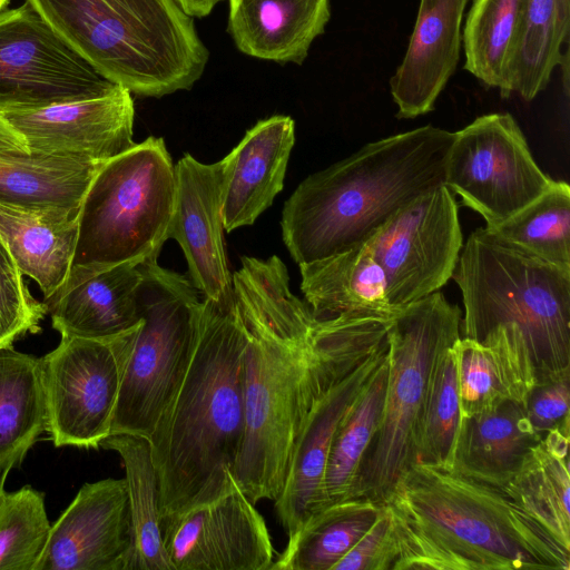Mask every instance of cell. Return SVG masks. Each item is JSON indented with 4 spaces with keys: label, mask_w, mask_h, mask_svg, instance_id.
Here are the masks:
<instances>
[{
    "label": "cell",
    "mask_w": 570,
    "mask_h": 570,
    "mask_svg": "<svg viewBox=\"0 0 570 570\" xmlns=\"http://www.w3.org/2000/svg\"><path fill=\"white\" fill-rule=\"evenodd\" d=\"M244 338L245 430L234 479L254 502L275 501L314 404L387 342L393 320L317 317L277 257H242L233 275Z\"/></svg>",
    "instance_id": "1"
},
{
    "label": "cell",
    "mask_w": 570,
    "mask_h": 570,
    "mask_svg": "<svg viewBox=\"0 0 570 570\" xmlns=\"http://www.w3.org/2000/svg\"><path fill=\"white\" fill-rule=\"evenodd\" d=\"M393 570H569L570 551L499 489L413 463L384 501Z\"/></svg>",
    "instance_id": "2"
},
{
    "label": "cell",
    "mask_w": 570,
    "mask_h": 570,
    "mask_svg": "<svg viewBox=\"0 0 570 570\" xmlns=\"http://www.w3.org/2000/svg\"><path fill=\"white\" fill-rule=\"evenodd\" d=\"M244 338L236 304L204 298L179 386L149 439L163 518L210 501L235 483L245 430Z\"/></svg>",
    "instance_id": "3"
},
{
    "label": "cell",
    "mask_w": 570,
    "mask_h": 570,
    "mask_svg": "<svg viewBox=\"0 0 570 570\" xmlns=\"http://www.w3.org/2000/svg\"><path fill=\"white\" fill-rule=\"evenodd\" d=\"M454 132L422 126L367 142L306 177L286 200L282 236L299 266L365 243L399 208L444 184Z\"/></svg>",
    "instance_id": "4"
},
{
    "label": "cell",
    "mask_w": 570,
    "mask_h": 570,
    "mask_svg": "<svg viewBox=\"0 0 570 570\" xmlns=\"http://www.w3.org/2000/svg\"><path fill=\"white\" fill-rule=\"evenodd\" d=\"M102 76L163 97L203 75L209 52L174 0H26Z\"/></svg>",
    "instance_id": "5"
},
{
    "label": "cell",
    "mask_w": 570,
    "mask_h": 570,
    "mask_svg": "<svg viewBox=\"0 0 570 570\" xmlns=\"http://www.w3.org/2000/svg\"><path fill=\"white\" fill-rule=\"evenodd\" d=\"M452 278L464 305L463 337L481 342L495 327L512 325L537 384L570 375V267L480 227L463 244Z\"/></svg>",
    "instance_id": "6"
},
{
    "label": "cell",
    "mask_w": 570,
    "mask_h": 570,
    "mask_svg": "<svg viewBox=\"0 0 570 570\" xmlns=\"http://www.w3.org/2000/svg\"><path fill=\"white\" fill-rule=\"evenodd\" d=\"M175 197V166L163 138L148 137L105 161L79 209L72 265L157 262Z\"/></svg>",
    "instance_id": "7"
},
{
    "label": "cell",
    "mask_w": 570,
    "mask_h": 570,
    "mask_svg": "<svg viewBox=\"0 0 570 570\" xmlns=\"http://www.w3.org/2000/svg\"><path fill=\"white\" fill-rule=\"evenodd\" d=\"M462 311L440 292L415 301L389 330L383 415L360 473L355 497L384 502L414 462V431L440 354L461 337Z\"/></svg>",
    "instance_id": "8"
},
{
    "label": "cell",
    "mask_w": 570,
    "mask_h": 570,
    "mask_svg": "<svg viewBox=\"0 0 570 570\" xmlns=\"http://www.w3.org/2000/svg\"><path fill=\"white\" fill-rule=\"evenodd\" d=\"M141 323L120 382L111 434L148 440L174 397L187 367L204 299L186 275L157 262L139 264Z\"/></svg>",
    "instance_id": "9"
},
{
    "label": "cell",
    "mask_w": 570,
    "mask_h": 570,
    "mask_svg": "<svg viewBox=\"0 0 570 570\" xmlns=\"http://www.w3.org/2000/svg\"><path fill=\"white\" fill-rule=\"evenodd\" d=\"M140 323L106 338L61 336L40 358L47 432L56 446L97 449L111 434L120 382Z\"/></svg>",
    "instance_id": "10"
},
{
    "label": "cell",
    "mask_w": 570,
    "mask_h": 570,
    "mask_svg": "<svg viewBox=\"0 0 570 570\" xmlns=\"http://www.w3.org/2000/svg\"><path fill=\"white\" fill-rule=\"evenodd\" d=\"M553 183L538 166L512 115L493 112L454 132L444 185L493 228Z\"/></svg>",
    "instance_id": "11"
},
{
    "label": "cell",
    "mask_w": 570,
    "mask_h": 570,
    "mask_svg": "<svg viewBox=\"0 0 570 570\" xmlns=\"http://www.w3.org/2000/svg\"><path fill=\"white\" fill-rule=\"evenodd\" d=\"M384 272L391 305L402 309L441 289L463 246L458 204L444 185L399 208L365 242Z\"/></svg>",
    "instance_id": "12"
},
{
    "label": "cell",
    "mask_w": 570,
    "mask_h": 570,
    "mask_svg": "<svg viewBox=\"0 0 570 570\" xmlns=\"http://www.w3.org/2000/svg\"><path fill=\"white\" fill-rule=\"evenodd\" d=\"M116 86L27 1L0 11V112L95 98Z\"/></svg>",
    "instance_id": "13"
},
{
    "label": "cell",
    "mask_w": 570,
    "mask_h": 570,
    "mask_svg": "<svg viewBox=\"0 0 570 570\" xmlns=\"http://www.w3.org/2000/svg\"><path fill=\"white\" fill-rule=\"evenodd\" d=\"M237 483L167 515L163 542L174 570H271L275 549L263 515Z\"/></svg>",
    "instance_id": "14"
},
{
    "label": "cell",
    "mask_w": 570,
    "mask_h": 570,
    "mask_svg": "<svg viewBox=\"0 0 570 570\" xmlns=\"http://www.w3.org/2000/svg\"><path fill=\"white\" fill-rule=\"evenodd\" d=\"M230 158L204 164L185 154L175 165L176 197L168 238L177 240L194 286L223 308L235 303L223 239V205Z\"/></svg>",
    "instance_id": "15"
},
{
    "label": "cell",
    "mask_w": 570,
    "mask_h": 570,
    "mask_svg": "<svg viewBox=\"0 0 570 570\" xmlns=\"http://www.w3.org/2000/svg\"><path fill=\"white\" fill-rule=\"evenodd\" d=\"M0 114L24 138L31 154L107 161L136 144L134 101L119 85L95 98Z\"/></svg>",
    "instance_id": "16"
},
{
    "label": "cell",
    "mask_w": 570,
    "mask_h": 570,
    "mask_svg": "<svg viewBox=\"0 0 570 570\" xmlns=\"http://www.w3.org/2000/svg\"><path fill=\"white\" fill-rule=\"evenodd\" d=\"M130 547L125 478L85 483L51 524L35 570H125Z\"/></svg>",
    "instance_id": "17"
},
{
    "label": "cell",
    "mask_w": 570,
    "mask_h": 570,
    "mask_svg": "<svg viewBox=\"0 0 570 570\" xmlns=\"http://www.w3.org/2000/svg\"><path fill=\"white\" fill-rule=\"evenodd\" d=\"M387 352L389 338L352 373L330 389L309 411L294 445L283 489L274 501L287 537L313 513L327 505L324 478L335 432Z\"/></svg>",
    "instance_id": "18"
},
{
    "label": "cell",
    "mask_w": 570,
    "mask_h": 570,
    "mask_svg": "<svg viewBox=\"0 0 570 570\" xmlns=\"http://www.w3.org/2000/svg\"><path fill=\"white\" fill-rule=\"evenodd\" d=\"M469 1L420 0L405 55L390 79L397 118L413 119L434 110L460 61Z\"/></svg>",
    "instance_id": "19"
},
{
    "label": "cell",
    "mask_w": 570,
    "mask_h": 570,
    "mask_svg": "<svg viewBox=\"0 0 570 570\" xmlns=\"http://www.w3.org/2000/svg\"><path fill=\"white\" fill-rule=\"evenodd\" d=\"M139 265H72L63 284L43 298L60 336L106 338L141 322Z\"/></svg>",
    "instance_id": "20"
},
{
    "label": "cell",
    "mask_w": 570,
    "mask_h": 570,
    "mask_svg": "<svg viewBox=\"0 0 570 570\" xmlns=\"http://www.w3.org/2000/svg\"><path fill=\"white\" fill-rule=\"evenodd\" d=\"M295 125L289 116L259 120L228 154L230 173L223 205L224 229L249 226L282 191Z\"/></svg>",
    "instance_id": "21"
},
{
    "label": "cell",
    "mask_w": 570,
    "mask_h": 570,
    "mask_svg": "<svg viewBox=\"0 0 570 570\" xmlns=\"http://www.w3.org/2000/svg\"><path fill=\"white\" fill-rule=\"evenodd\" d=\"M453 351L462 417L505 401L525 403L537 385L523 337L512 325L495 327L481 342L461 336Z\"/></svg>",
    "instance_id": "22"
},
{
    "label": "cell",
    "mask_w": 570,
    "mask_h": 570,
    "mask_svg": "<svg viewBox=\"0 0 570 570\" xmlns=\"http://www.w3.org/2000/svg\"><path fill=\"white\" fill-rule=\"evenodd\" d=\"M228 32L245 55L303 63L325 31L330 0H228Z\"/></svg>",
    "instance_id": "23"
},
{
    "label": "cell",
    "mask_w": 570,
    "mask_h": 570,
    "mask_svg": "<svg viewBox=\"0 0 570 570\" xmlns=\"http://www.w3.org/2000/svg\"><path fill=\"white\" fill-rule=\"evenodd\" d=\"M542 438L530 423L523 402L505 401L470 417L461 416L450 471L503 491Z\"/></svg>",
    "instance_id": "24"
},
{
    "label": "cell",
    "mask_w": 570,
    "mask_h": 570,
    "mask_svg": "<svg viewBox=\"0 0 570 570\" xmlns=\"http://www.w3.org/2000/svg\"><path fill=\"white\" fill-rule=\"evenodd\" d=\"M79 213L61 207H24L0 202V239L21 274L43 298L53 294L72 267Z\"/></svg>",
    "instance_id": "25"
},
{
    "label": "cell",
    "mask_w": 570,
    "mask_h": 570,
    "mask_svg": "<svg viewBox=\"0 0 570 570\" xmlns=\"http://www.w3.org/2000/svg\"><path fill=\"white\" fill-rule=\"evenodd\" d=\"M306 304L321 318L338 315L393 320L383 269L365 243L299 265Z\"/></svg>",
    "instance_id": "26"
},
{
    "label": "cell",
    "mask_w": 570,
    "mask_h": 570,
    "mask_svg": "<svg viewBox=\"0 0 570 570\" xmlns=\"http://www.w3.org/2000/svg\"><path fill=\"white\" fill-rule=\"evenodd\" d=\"M569 435L552 430L524 458L503 489L556 542L570 551Z\"/></svg>",
    "instance_id": "27"
},
{
    "label": "cell",
    "mask_w": 570,
    "mask_h": 570,
    "mask_svg": "<svg viewBox=\"0 0 570 570\" xmlns=\"http://www.w3.org/2000/svg\"><path fill=\"white\" fill-rule=\"evenodd\" d=\"M104 163L68 155L0 153V202L79 213Z\"/></svg>",
    "instance_id": "28"
},
{
    "label": "cell",
    "mask_w": 570,
    "mask_h": 570,
    "mask_svg": "<svg viewBox=\"0 0 570 570\" xmlns=\"http://www.w3.org/2000/svg\"><path fill=\"white\" fill-rule=\"evenodd\" d=\"M100 446L117 452L125 469L131 523L125 570H174L163 542L160 487L149 440L112 434Z\"/></svg>",
    "instance_id": "29"
},
{
    "label": "cell",
    "mask_w": 570,
    "mask_h": 570,
    "mask_svg": "<svg viewBox=\"0 0 570 570\" xmlns=\"http://www.w3.org/2000/svg\"><path fill=\"white\" fill-rule=\"evenodd\" d=\"M382 508V502L367 497L326 505L288 537L271 570H333L372 527Z\"/></svg>",
    "instance_id": "30"
},
{
    "label": "cell",
    "mask_w": 570,
    "mask_h": 570,
    "mask_svg": "<svg viewBox=\"0 0 570 570\" xmlns=\"http://www.w3.org/2000/svg\"><path fill=\"white\" fill-rule=\"evenodd\" d=\"M47 431L40 358L0 347V472H10Z\"/></svg>",
    "instance_id": "31"
},
{
    "label": "cell",
    "mask_w": 570,
    "mask_h": 570,
    "mask_svg": "<svg viewBox=\"0 0 570 570\" xmlns=\"http://www.w3.org/2000/svg\"><path fill=\"white\" fill-rule=\"evenodd\" d=\"M524 0H473L462 29L464 69L502 98L512 94L510 75Z\"/></svg>",
    "instance_id": "32"
},
{
    "label": "cell",
    "mask_w": 570,
    "mask_h": 570,
    "mask_svg": "<svg viewBox=\"0 0 570 570\" xmlns=\"http://www.w3.org/2000/svg\"><path fill=\"white\" fill-rule=\"evenodd\" d=\"M387 377L386 354L335 432L324 478L327 505L355 497L364 459L381 424Z\"/></svg>",
    "instance_id": "33"
},
{
    "label": "cell",
    "mask_w": 570,
    "mask_h": 570,
    "mask_svg": "<svg viewBox=\"0 0 570 570\" xmlns=\"http://www.w3.org/2000/svg\"><path fill=\"white\" fill-rule=\"evenodd\" d=\"M570 0H524L511 91L530 101L543 91L569 48Z\"/></svg>",
    "instance_id": "34"
},
{
    "label": "cell",
    "mask_w": 570,
    "mask_h": 570,
    "mask_svg": "<svg viewBox=\"0 0 570 570\" xmlns=\"http://www.w3.org/2000/svg\"><path fill=\"white\" fill-rule=\"evenodd\" d=\"M460 424L458 372L452 345L440 354L430 377L414 431L413 463L451 470Z\"/></svg>",
    "instance_id": "35"
},
{
    "label": "cell",
    "mask_w": 570,
    "mask_h": 570,
    "mask_svg": "<svg viewBox=\"0 0 570 570\" xmlns=\"http://www.w3.org/2000/svg\"><path fill=\"white\" fill-rule=\"evenodd\" d=\"M488 229L544 261L570 267L569 184L553 180L543 194L524 208Z\"/></svg>",
    "instance_id": "36"
},
{
    "label": "cell",
    "mask_w": 570,
    "mask_h": 570,
    "mask_svg": "<svg viewBox=\"0 0 570 570\" xmlns=\"http://www.w3.org/2000/svg\"><path fill=\"white\" fill-rule=\"evenodd\" d=\"M45 495L30 485L0 499V570H35L49 540Z\"/></svg>",
    "instance_id": "37"
},
{
    "label": "cell",
    "mask_w": 570,
    "mask_h": 570,
    "mask_svg": "<svg viewBox=\"0 0 570 570\" xmlns=\"http://www.w3.org/2000/svg\"><path fill=\"white\" fill-rule=\"evenodd\" d=\"M22 277L0 239V347L40 332V323L48 314L46 304L33 298Z\"/></svg>",
    "instance_id": "38"
},
{
    "label": "cell",
    "mask_w": 570,
    "mask_h": 570,
    "mask_svg": "<svg viewBox=\"0 0 570 570\" xmlns=\"http://www.w3.org/2000/svg\"><path fill=\"white\" fill-rule=\"evenodd\" d=\"M397 546L387 507L333 570H393Z\"/></svg>",
    "instance_id": "39"
},
{
    "label": "cell",
    "mask_w": 570,
    "mask_h": 570,
    "mask_svg": "<svg viewBox=\"0 0 570 570\" xmlns=\"http://www.w3.org/2000/svg\"><path fill=\"white\" fill-rule=\"evenodd\" d=\"M570 375L537 384L525 401L527 415L542 436L552 430L568 432Z\"/></svg>",
    "instance_id": "40"
},
{
    "label": "cell",
    "mask_w": 570,
    "mask_h": 570,
    "mask_svg": "<svg viewBox=\"0 0 570 570\" xmlns=\"http://www.w3.org/2000/svg\"><path fill=\"white\" fill-rule=\"evenodd\" d=\"M0 153L30 154L24 138L0 114Z\"/></svg>",
    "instance_id": "41"
},
{
    "label": "cell",
    "mask_w": 570,
    "mask_h": 570,
    "mask_svg": "<svg viewBox=\"0 0 570 570\" xmlns=\"http://www.w3.org/2000/svg\"><path fill=\"white\" fill-rule=\"evenodd\" d=\"M189 17L203 18L222 0H174Z\"/></svg>",
    "instance_id": "42"
},
{
    "label": "cell",
    "mask_w": 570,
    "mask_h": 570,
    "mask_svg": "<svg viewBox=\"0 0 570 570\" xmlns=\"http://www.w3.org/2000/svg\"><path fill=\"white\" fill-rule=\"evenodd\" d=\"M8 472H0V499L2 493L4 492V481L7 479Z\"/></svg>",
    "instance_id": "43"
},
{
    "label": "cell",
    "mask_w": 570,
    "mask_h": 570,
    "mask_svg": "<svg viewBox=\"0 0 570 570\" xmlns=\"http://www.w3.org/2000/svg\"><path fill=\"white\" fill-rule=\"evenodd\" d=\"M10 0H0V11L4 10Z\"/></svg>",
    "instance_id": "44"
}]
</instances>
